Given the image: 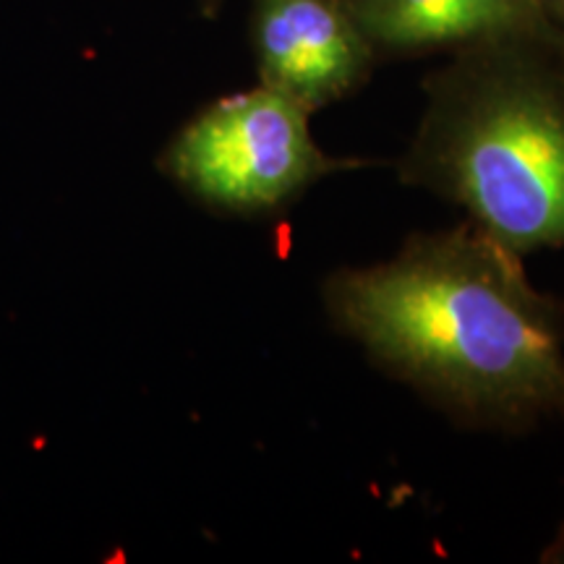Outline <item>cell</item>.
<instances>
[{
  "mask_svg": "<svg viewBox=\"0 0 564 564\" xmlns=\"http://www.w3.org/2000/svg\"><path fill=\"white\" fill-rule=\"evenodd\" d=\"M322 301L337 333L463 426L523 434L564 419V303L474 220L335 270Z\"/></svg>",
  "mask_w": 564,
  "mask_h": 564,
  "instance_id": "obj_1",
  "label": "cell"
},
{
  "mask_svg": "<svg viewBox=\"0 0 564 564\" xmlns=\"http://www.w3.org/2000/svg\"><path fill=\"white\" fill-rule=\"evenodd\" d=\"M400 183L518 253L564 246V47L484 42L426 82Z\"/></svg>",
  "mask_w": 564,
  "mask_h": 564,
  "instance_id": "obj_2",
  "label": "cell"
},
{
  "mask_svg": "<svg viewBox=\"0 0 564 564\" xmlns=\"http://www.w3.org/2000/svg\"><path fill=\"white\" fill-rule=\"evenodd\" d=\"M308 118L312 112L264 84L228 95L175 133L162 152V171L209 207L262 215L329 175L377 165L324 152Z\"/></svg>",
  "mask_w": 564,
  "mask_h": 564,
  "instance_id": "obj_3",
  "label": "cell"
},
{
  "mask_svg": "<svg viewBox=\"0 0 564 564\" xmlns=\"http://www.w3.org/2000/svg\"><path fill=\"white\" fill-rule=\"evenodd\" d=\"M259 84L314 112L345 100L371 76V42L343 0H253Z\"/></svg>",
  "mask_w": 564,
  "mask_h": 564,
  "instance_id": "obj_4",
  "label": "cell"
},
{
  "mask_svg": "<svg viewBox=\"0 0 564 564\" xmlns=\"http://www.w3.org/2000/svg\"><path fill=\"white\" fill-rule=\"evenodd\" d=\"M377 55L463 51L484 42H546L562 32L539 0H343Z\"/></svg>",
  "mask_w": 564,
  "mask_h": 564,
  "instance_id": "obj_5",
  "label": "cell"
},
{
  "mask_svg": "<svg viewBox=\"0 0 564 564\" xmlns=\"http://www.w3.org/2000/svg\"><path fill=\"white\" fill-rule=\"evenodd\" d=\"M541 562H544V564H564V520H562V525L556 528L554 539L549 541L544 552H541Z\"/></svg>",
  "mask_w": 564,
  "mask_h": 564,
  "instance_id": "obj_6",
  "label": "cell"
},
{
  "mask_svg": "<svg viewBox=\"0 0 564 564\" xmlns=\"http://www.w3.org/2000/svg\"><path fill=\"white\" fill-rule=\"evenodd\" d=\"M539 3L549 17V21H552V24L562 32V37H564V0H539Z\"/></svg>",
  "mask_w": 564,
  "mask_h": 564,
  "instance_id": "obj_7",
  "label": "cell"
},
{
  "mask_svg": "<svg viewBox=\"0 0 564 564\" xmlns=\"http://www.w3.org/2000/svg\"><path fill=\"white\" fill-rule=\"evenodd\" d=\"M199 3H202V9L207 11V13H215L223 6V0H199Z\"/></svg>",
  "mask_w": 564,
  "mask_h": 564,
  "instance_id": "obj_8",
  "label": "cell"
}]
</instances>
